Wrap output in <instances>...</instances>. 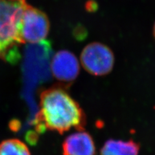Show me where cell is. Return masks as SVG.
<instances>
[{
  "label": "cell",
  "mask_w": 155,
  "mask_h": 155,
  "mask_svg": "<svg viewBox=\"0 0 155 155\" xmlns=\"http://www.w3.org/2000/svg\"><path fill=\"white\" fill-rule=\"evenodd\" d=\"M63 155H95L96 147L91 135L83 130L68 136L62 143Z\"/></svg>",
  "instance_id": "cell-6"
},
{
  "label": "cell",
  "mask_w": 155,
  "mask_h": 155,
  "mask_svg": "<svg viewBox=\"0 0 155 155\" xmlns=\"http://www.w3.org/2000/svg\"><path fill=\"white\" fill-rule=\"evenodd\" d=\"M27 5V0H0V58L10 64L21 58V23Z\"/></svg>",
  "instance_id": "cell-2"
},
{
  "label": "cell",
  "mask_w": 155,
  "mask_h": 155,
  "mask_svg": "<svg viewBox=\"0 0 155 155\" xmlns=\"http://www.w3.org/2000/svg\"><path fill=\"white\" fill-rule=\"evenodd\" d=\"M25 139L27 142L31 145H34L36 143L37 141V135L36 133L33 131H28L25 136Z\"/></svg>",
  "instance_id": "cell-10"
},
{
  "label": "cell",
  "mask_w": 155,
  "mask_h": 155,
  "mask_svg": "<svg viewBox=\"0 0 155 155\" xmlns=\"http://www.w3.org/2000/svg\"><path fill=\"white\" fill-rule=\"evenodd\" d=\"M8 127L12 132L16 133L21 128V122L18 119H12L8 123Z\"/></svg>",
  "instance_id": "cell-9"
},
{
  "label": "cell",
  "mask_w": 155,
  "mask_h": 155,
  "mask_svg": "<svg viewBox=\"0 0 155 155\" xmlns=\"http://www.w3.org/2000/svg\"><path fill=\"white\" fill-rule=\"evenodd\" d=\"M40 112L35 120L36 130L46 129L64 133L72 128L83 130L86 118L83 109L65 88L52 87L40 96Z\"/></svg>",
  "instance_id": "cell-1"
},
{
  "label": "cell",
  "mask_w": 155,
  "mask_h": 155,
  "mask_svg": "<svg viewBox=\"0 0 155 155\" xmlns=\"http://www.w3.org/2000/svg\"><path fill=\"white\" fill-rule=\"evenodd\" d=\"M153 34H154V36L155 38V23H154V25L153 27Z\"/></svg>",
  "instance_id": "cell-11"
},
{
  "label": "cell",
  "mask_w": 155,
  "mask_h": 155,
  "mask_svg": "<svg viewBox=\"0 0 155 155\" xmlns=\"http://www.w3.org/2000/svg\"><path fill=\"white\" fill-rule=\"evenodd\" d=\"M81 65L89 73L94 76H104L112 71L114 57L113 51L99 42L91 43L81 52Z\"/></svg>",
  "instance_id": "cell-3"
},
{
  "label": "cell",
  "mask_w": 155,
  "mask_h": 155,
  "mask_svg": "<svg viewBox=\"0 0 155 155\" xmlns=\"http://www.w3.org/2000/svg\"><path fill=\"white\" fill-rule=\"evenodd\" d=\"M50 28V23L46 14L27 5L23 12L20 36L23 43H40L45 40Z\"/></svg>",
  "instance_id": "cell-4"
},
{
  "label": "cell",
  "mask_w": 155,
  "mask_h": 155,
  "mask_svg": "<svg viewBox=\"0 0 155 155\" xmlns=\"http://www.w3.org/2000/svg\"><path fill=\"white\" fill-rule=\"evenodd\" d=\"M0 155H31L27 145L21 140L11 138L0 143Z\"/></svg>",
  "instance_id": "cell-8"
},
{
  "label": "cell",
  "mask_w": 155,
  "mask_h": 155,
  "mask_svg": "<svg viewBox=\"0 0 155 155\" xmlns=\"http://www.w3.org/2000/svg\"><path fill=\"white\" fill-rule=\"evenodd\" d=\"M140 145L129 140L110 139L106 141L100 149V155H139Z\"/></svg>",
  "instance_id": "cell-7"
},
{
  "label": "cell",
  "mask_w": 155,
  "mask_h": 155,
  "mask_svg": "<svg viewBox=\"0 0 155 155\" xmlns=\"http://www.w3.org/2000/svg\"><path fill=\"white\" fill-rule=\"evenodd\" d=\"M51 69L56 79L64 83H71L76 79L80 72V64L71 52L61 50L53 56Z\"/></svg>",
  "instance_id": "cell-5"
}]
</instances>
